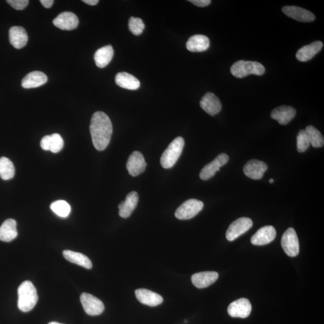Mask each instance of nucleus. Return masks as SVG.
<instances>
[{
	"label": "nucleus",
	"mask_w": 324,
	"mask_h": 324,
	"mask_svg": "<svg viewBox=\"0 0 324 324\" xmlns=\"http://www.w3.org/2000/svg\"><path fill=\"white\" fill-rule=\"evenodd\" d=\"M92 144L98 151H103L109 144L112 134L111 120L105 113L98 111L92 116L90 126Z\"/></svg>",
	"instance_id": "f257e3e1"
},
{
	"label": "nucleus",
	"mask_w": 324,
	"mask_h": 324,
	"mask_svg": "<svg viewBox=\"0 0 324 324\" xmlns=\"http://www.w3.org/2000/svg\"><path fill=\"white\" fill-rule=\"evenodd\" d=\"M18 301L17 306L20 311L28 312L31 311L37 304V290L30 281H25L21 283L17 290Z\"/></svg>",
	"instance_id": "f03ea898"
},
{
	"label": "nucleus",
	"mask_w": 324,
	"mask_h": 324,
	"mask_svg": "<svg viewBox=\"0 0 324 324\" xmlns=\"http://www.w3.org/2000/svg\"><path fill=\"white\" fill-rule=\"evenodd\" d=\"M184 146L182 137H177L170 142L160 158V164L163 168L169 169L176 164L179 159Z\"/></svg>",
	"instance_id": "7ed1b4c3"
},
{
	"label": "nucleus",
	"mask_w": 324,
	"mask_h": 324,
	"mask_svg": "<svg viewBox=\"0 0 324 324\" xmlns=\"http://www.w3.org/2000/svg\"><path fill=\"white\" fill-rule=\"evenodd\" d=\"M265 72V67L262 64L244 60H239L235 63L231 68V73L237 78H243L249 74L261 76Z\"/></svg>",
	"instance_id": "20e7f679"
},
{
	"label": "nucleus",
	"mask_w": 324,
	"mask_h": 324,
	"mask_svg": "<svg viewBox=\"0 0 324 324\" xmlns=\"http://www.w3.org/2000/svg\"><path fill=\"white\" fill-rule=\"evenodd\" d=\"M204 207V203L196 199L185 201L176 210L175 216L179 220H188L194 218Z\"/></svg>",
	"instance_id": "39448f33"
},
{
	"label": "nucleus",
	"mask_w": 324,
	"mask_h": 324,
	"mask_svg": "<svg viewBox=\"0 0 324 324\" xmlns=\"http://www.w3.org/2000/svg\"><path fill=\"white\" fill-rule=\"evenodd\" d=\"M281 244L284 252L291 257H295L300 252L298 238L294 229L288 228L284 233L281 240Z\"/></svg>",
	"instance_id": "423d86ee"
},
{
	"label": "nucleus",
	"mask_w": 324,
	"mask_h": 324,
	"mask_svg": "<svg viewBox=\"0 0 324 324\" xmlns=\"http://www.w3.org/2000/svg\"><path fill=\"white\" fill-rule=\"evenodd\" d=\"M253 226L252 220L248 218H241L235 220L230 225L226 234L227 240L230 241L237 239Z\"/></svg>",
	"instance_id": "0eeeda50"
},
{
	"label": "nucleus",
	"mask_w": 324,
	"mask_h": 324,
	"mask_svg": "<svg viewBox=\"0 0 324 324\" xmlns=\"http://www.w3.org/2000/svg\"><path fill=\"white\" fill-rule=\"evenodd\" d=\"M80 300L84 311L89 315H99L104 311L105 306L102 301L91 294H82Z\"/></svg>",
	"instance_id": "6e6552de"
},
{
	"label": "nucleus",
	"mask_w": 324,
	"mask_h": 324,
	"mask_svg": "<svg viewBox=\"0 0 324 324\" xmlns=\"http://www.w3.org/2000/svg\"><path fill=\"white\" fill-rule=\"evenodd\" d=\"M229 160V156L225 153L219 155L212 162L206 165L201 170L199 177L202 180H208L215 176L219 171L222 166L226 164Z\"/></svg>",
	"instance_id": "1a4fd4ad"
},
{
	"label": "nucleus",
	"mask_w": 324,
	"mask_h": 324,
	"mask_svg": "<svg viewBox=\"0 0 324 324\" xmlns=\"http://www.w3.org/2000/svg\"><path fill=\"white\" fill-rule=\"evenodd\" d=\"M252 305L246 298H242L231 303L227 308L228 314L233 318H245L251 315Z\"/></svg>",
	"instance_id": "9d476101"
},
{
	"label": "nucleus",
	"mask_w": 324,
	"mask_h": 324,
	"mask_svg": "<svg viewBox=\"0 0 324 324\" xmlns=\"http://www.w3.org/2000/svg\"><path fill=\"white\" fill-rule=\"evenodd\" d=\"M147 163L143 155L140 151H134L126 163V168L130 176L136 177L145 171Z\"/></svg>",
	"instance_id": "9b49d317"
},
{
	"label": "nucleus",
	"mask_w": 324,
	"mask_h": 324,
	"mask_svg": "<svg viewBox=\"0 0 324 324\" xmlns=\"http://www.w3.org/2000/svg\"><path fill=\"white\" fill-rule=\"evenodd\" d=\"M282 12L290 18L302 23H310L315 20L314 14L300 7L287 6L282 8Z\"/></svg>",
	"instance_id": "f8f14e48"
},
{
	"label": "nucleus",
	"mask_w": 324,
	"mask_h": 324,
	"mask_svg": "<svg viewBox=\"0 0 324 324\" xmlns=\"http://www.w3.org/2000/svg\"><path fill=\"white\" fill-rule=\"evenodd\" d=\"M268 169V165L260 160L253 159L249 160L245 165L243 171L245 176L253 180L261 179L263 174Z\"/></svg>",
	"instance_id": "ddd939ff"
},
{
	"label": "nucleus",
	"mask_w": 324,
	"mask_h": 324,
	"mask_svg": "<svg viewBox=\"0 0 324 324\" xmlns=\"http://www.w3.org/2000/svg\"><path fill=\"white\" fill-rule=\"evenodd\" d=\"M54 26L63 30L70 31L75 29L79 24L77 16L75 14L65 12L60 13L53 21Z\"/></svg>",
	"instance_id": "4468645a"
},
{
	"label": "nucleus",
	"mask_w": 324,
	"mask_h": 324,
	"mask_svg": "<svg viewBox=\"0 0 324 324\" xmlns=\"http://www.w3.org/2000/svg\"><path fill=\"white\" fill-rule=\"evenodd\" d=\"M201 108L209 116L218 115L222 110V103L219 99L212 92H207L200 101Z\"/></svg>",
	"instance_id": "2eb2a0df"
},
{
	"label": "nucleus",
	"mask_w": 324,
	"mask_h": 324,
	"mask_svg": "<svg viewBox=\"0 0 324 324\" xmlns=\"http://www.w3.org/2000/svg\"><path fill=\"white\" fill-rule=\"evenodd\" d=\"M276 231L272 226H265L259 229L251 238L254 245H263L271 243L275 239Z\"/></svg>",
	"instance_id": "dca6fc26"
},
{
	"label": "nucleus",
	"mask_w": 324,
	"mask_h": 324,
	"mask_svg": "<svg viewBox=\"0 0 324 324\" xmlns=\"http://www.w3.org/2000/svg\"><path fill=\"white\" fill-rule=\"evenodd\" d=\"M296 110L290 106H281L273 109L271 115L272 119L275 120L281 125H287L296 116Z\"/></svg>",
	"instance_id": "f3484780"
},
{
	"label": "nucleus",
	"mask_w": 324,
	"mask_h": 324,
	"mask_svg": "<svg viewBox=\"0 0 324 324\" xmlns=\"http://www.w3.org/2000/svg\"><path fill=\"white\" fill-rule=\"evenodd\" d=\"M139 201V196L137 192H131L127 195L125 200L119 205V215L122 218H129L136 208Z\"/></svg>",
	"instance_id": "a211bd4d"
},
{
	"label": "nucleus",
	"mask_w": 324,
	"mask_h": 324,
	"mask_svg": "<svg viewBox=\"0 0 324 324\" xmlns=\"http://www.w3.org/2000/svg\"><path fill=\"white\" fill-rule=\"evenodd\" d=\"M218 277L219 274L215 272L198 273L192 276V282L195 287L202 289L207 288L215 283Z\"/></svg>",
	"instance_id": "6ab92c4d"
},
{
	"label": "nucleus",
	"mask_w": 324,
	"mask_h": 324,
	"mask_svg": "<svg viewBox=\"0 0 324 324\" xmlns=\"http://www.w3.org/2000/svg\"><path fill=\"white\" fill-rule=\"evenodd\" d=\"M135 295L141 303L155 307L162 304L163 298L158 294L146 289H138L135 291Z\"/></svg>",
	"instance_id": "aec40b11"
},
{
	"label": "nucleus",
	"mask_w": 324,
	"mask_h": 324,
	"mask_svg": "<svg viewBox=\"0 0 324 324\" xmlns=\"http://www.w3.org/2000/svg\"><path fill=\"white\" fill-rule=\"evenodd\" d=\"M323 44L320 41H316L311 44L306 45L299 49L296 53V58L301 62L309 61L321 51Z\"/></svg>",
	"instance_id": "412c9836"
},
{
	"label": "nucleus",
	"mask_w": 324,
	"mask_h": 324,
	"mask_svg": "<svg viewBox=\"0 0 324 324\" xmlns=\"http://www.w3.org/2000/svg\"><path fill=\"white\" fill-rule=\"evenodd\" d=\"M9 41L14 48L21 49L26 45L28 42L27 31L22 27L14 26L10 28Z\"/></svg>",
	"instance_id": "4be33fe9"
},
{
	"label": "nucleus",
	"mask_w": 324,
	"mask_h": 324,
	"mask_svg": "<svg viewBox=\"0 0 324 324\" xmlns=\"http://www.w3.org/2000/svg\"><path fill=\"white\" fill-rule=\"evenodd\" d=\"M41 146L46 151H51L53 153L62 150L64 146L63 138L58 134L47 135L42 139Z\"/></svg>",
	"instance_id": "5701e85b"
},
{
	"label": "nucleus",
	"mask_w": 324,
	"mask_h": 324,
	"mask_svg": "<svg viewBox=\"0 0 324 324\" xmlns=\"http://www.w3.org/2000/svg\"><path fill=\"white\" fill-rule=\"evenodd\" d=\"M48 78L40 71H34L27 74L22 81V87L24 88H34L42 86L46 83Z\"/></svg>",
	"instance_id": "b1692460"
},
{
	"label": "nucleus",
	"mask_w": 324,
	"mask_h": 324,
	"mask_svg": "<svg viewBox=\"0 0 324 324\" xmlns=\"http://www.w3.org/2000/svg\"><path fill=\"white\" fill-rule=\"evenodd\" d=\"M209 39L204 35H192L186 43V48L192 52H203L209 47Z\"/></svg>",
	"instance_id": "393cba45"
},
{
	"label": "nucleus",
	"mask_w": 324,
	"mask_h": 324,
	"mask_svg": "<svg viewBox=\"0 0 324 324\" xmlns=\"http://www.w3.org/2000/svg\"><path fill=\"white\" fill-rule=\"evenodd\" d=\"M115 51L111 45L103 46L96 52L94 60L96 66L99 68H104L111 62Z\"/></svg>",
	"instance_id": "a878e982"
},
{
	"label": "nucleus",
	"mask_w": 324,
	"mask_h": 324,
	"mask_svg": "<svg viewBox=\"0 0 324 324\" xmlns=\"http://www.w3.org/2000/svg\"><path fill=\"white\" fill-rule=\"evenodd\" d=\"M17 236L16 222L15 220L9 219L5 220L0 227V240L10 242Z\"/></svg>",
	"instance_id": "bb28decb"
},
{
	"label": "nucleus",
	"mask_w": 324,
	"mask_h": 324,
	"mask_svg": "<svg viewBox=\"0 0 324 324\" xmlns=\"http://www.w3.org/2000/svg\"><path fill=\"white\" fill-rule=\"evenodd\" d=\"M116 83L119 87L135 90L140 87V82L137 78L126 72H120L116 77Z\"/></svg>",
	"instance_id": "cd10ccee"
},
{
	"label": "nucleus",
	"mask_w": 324,
	"mask_h": 324,
	"mask_svg": "<svg viewBox=\"0 0 324 324\" xmlns=\"http://www.w3.org/2000/svg\"><path fill=\"white\" fill-rule=\"evenodd\" d=\"M63 254L64 257L70 262L75 263L87 269L92 268V262L90 259L81 253L66 250L63 251Z\"/></svg>",
	"instance_id": "c85d7f7f"
},
{
	"label": "nucleus",
	"mask_w": 324,
	"mask_h": 324,
	"mask_svg": "<svg viewBox=\"0 0 324 324\" xmlns=\"http://www.w3.org/2000/svg\"><path fill=\"white\" fill-rule=\"evenodd\" d=\"M15 167L11 160L6 157L0 158V177L4 180L12 179L15 176Z\"/></svg>",
	"instance_id": "c756f323"
},
{
	"label": "nucleus",
	"mask_w": 324,
	"mask_h": 324,
	"mask_svg": "<svg viewBox=\"0 0 324 324\" xmlns=\"http://www.w3.org/2000/svg\"><path fill=\"white\" fill-rule=\"evenodd\" d=\"M306 134L313 147H322L324 144V139L321 133L314 126H309L305 129Z\"/></svg>",
	"instance_id": "7c9ffc66"
},
{
	"label": "nucleus",
	"mask_w": 324,
	"mask_h": 324,
	"mask_svg": "<svg viewBox=\"0 0 324 324\" xmlns=\"http://www.w3.org/2000/svg\"><path fill=\"white\" fill-rule=\"evenodd\" d=\"M50 207L53 213L61 218H66L70 215L71 212L70 205L66 201L63 200L53 202Z\"/></svg>",
	"instance_id": "2f4dec72"
},
{
	"label": "nucleus",
	"mask_w": 324,
	"mask_h": 324,
	"mask_svg": "<svg viewBox=\"0 0 324 324\" xmlns=\"http://www.w3.org/2000/svg\"><path fill=\"white\" fill-rule=\"evenodd\" d=\"M129 28L131 33L135 35L142 33L145 28V25L141 18L131 17L129 21Z\"/></svg>",
	"instance_id": "473e14b6"
},
{
	"label": "nucleus",
	"mask_w": 324,
	"mask_h": 324,
	"mask_svg": "<svg viewBox=\"0 0 324 324\" xmlns=\"http://www.w3.org/2000/svg\"><path fill=\"white\" fill-rule=\"evenodd\" d=\"M310 142L305 130H301L297 137V147L299 153H304L309 148Z\"/></svg>",
	"instance_id": "72a5a7b5"
},
{
	"label": "nucleus",
	"mask_w": 324,
	"mask_h": 324,
	"mask_svg": "<svg viewBox=\"0 0 324 324\" xmlns=\"http://www.w3.org/2000/svg\"><path fill=\"white\" fill-rule=\"evenodd\" d=\"M7 3L14 9L21 10L26 8L29 1L28 0H8Z\"/></svg>",
	"instance_id": "f704fd0d"
},
{
	"label": "nucleus",
	"mask_w": 324,
	"mask_h": 324,
	"mask_svg": "<svg viewBox=\"0 0 324 324\" xmlns=\"http://www.w3.org/2000/svg\"><path fill=\"white\" fill-rule=\"evenodd\" d=\"M198 7L204 8V7L208 6L211 4L212 2L210 0H190L188 1Z\"/></svg>",
	"instance_id": "c9c22d12"
},
{
	"label": "nucleus",
	"mask_w": 324,
	"mask_h": 324,
	"mask_svg": "<svg viewBox=\"0 0 324 324\" xmlns=\"http://www.w3.org/2000/svg\"><path fill=\"white\" fill-rule=\"evenodd\" d=\"M53 0H41V4L45 7L46 8H51L53 3Z\"/></svg>",
	"instance_id": "e433bc0d"
},
{
	"label": "nucleus",
	"mask_w": 324,
	"mask_h": 324,
	"mask_svg": "<svg viewBox=\"0 0 324 324\" xmlns=\"http://www.w3.org/2000/svg\"><path fill=\"white\" fill-rule=\"evenodd\" d=\"M83 2L90 6H95L99 3L98 0H83Z\"/></svg>",
	"instance_id": "4c0bfd02"
},
{
	"label": "nucleus",
	"mask_w": 324,
	"mask_h": 324,
	"mask_svg": "<svg viewBox=\"0 0 324 324\" xmlns=\"http://www.w3.org/2000/svg\"><path fill=\"white\" fill-rule=\"evenodd\" d=\"M48 324H63V323H60L56 322H50Z\"/></svg>",
	"instance_id": "58836bf2"
},
{
	"label": "nucleus",
	"mask_w": 324,
	"mask_h": 324,
	"mask_svg": "<svg viewBox=\"0 0 324 324\" xmlns=\"http://www.w3.org/2000/svg\"><path fill=\"white\" fill-rule=\"evenodd\" d=\"M269 183H274V180L273 179H271L269 180Z\"/></svg>",
	"instance_id": "ea45409f"
},
{
	"label": "nucleus",
	"mask_w": 324,
	"mask_h": 324,
	"mask_svg": "<svg viewBox=\"0 0 324 324\" xmlns=\"http://www.w3.org/2000/svg\"><path fill=\"white\" fill-rule=\"evenodd\" d=\"M187 322H188V321H187V320H184V322H185V323H187Z\"/></svg>",
	"instance_id": "a19ab883"
}]
</instances>
